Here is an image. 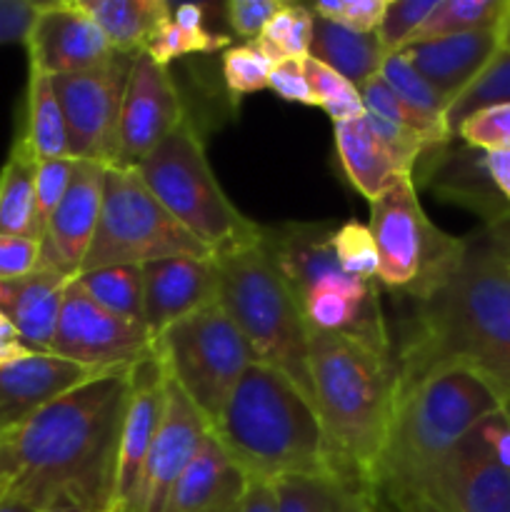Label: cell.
I'll return each mask as SVG.
<instances>
[{
	"label": "cell",
	"instance_id": "cell-45",
	"mask_svg": "<svg viewBox=\"0 0 510 512\" xmlns=\"http://www.w3.org/2000/svg\"><path fill=\"white\" fill-rule=\"evenodd\" d=\"M388 0H320L310 5L313 18L345 25L355 33H375Z\"/></svg>",
	"mask_w": 510,
	"mask_h": 512
},
{
	"label": "cell",
	"instance_id": "cell-16",
	"mask_svg": "<svg viewBox=\"0 0 510 512\" xmlns=\"http://www.w3.org/2000/svg\"><path fill=\"white\" fill-rule=\"evenodd\" d=\"M210 435V425L183 395V390L165 375V410L158 435L150 448L138 495L130 512H165L175 483L198 455Z\"/></svg>",
	"mask_w": 510,
	"mask_h": 512
},
{
	"label": "cell",
	"instance_id": "cell-49",
	"mask_svg": "<svg viewBox=\"0 0 510 512\" xmlns=\"http://www.w3.org/2000/svg\"><path fill=\"white\" fill-rule=\"evenodd\" d=\"M38 3L30 0H0V45L25 43Z\"/></svg>",
	"mask_w": 510,
	"mask_h": 512
},
{
	"label": "cell",
	"instance_id": "cell-17",
	"mask_svg": "<svg viewBox=\"0 0 510 512\" xmlns=\"http://www.w3.org/2000/svg\"><path fill=\"white\" fill-rule=\"evenodd\" d=\"M333 235L335 225L330 223H285L260 228L265 253L270 255L298 303L320 288H358L365 283L340 268Z\"/></svg>",
	"mask_w": 510,
	"mask_h": 512
},
{
	"label": "cell",
	"instance_id": "cell-15",
	"mask_svg": "<svg viewBox=\"0 0 510 512\" xmlns=\"http://www.w3.org/2000/svg\"><path fill=\"white\" fill-rule=\"evenodd\" d=\"M23 45L30 70L48 78L93 70L118 55L78 0L38 3Z\"/></svg>",
	"mask_w": 510,
	"mask_h": 512
},
{
	"label": "cell",
	"instance_id": "cell-12",
	"mask_svg": "<svg viewBox=\"0 0 510 512\" xmlns=\"http://www.w3.org/2000/svg\"><path fill=\"white\" fill-rule=\"evenodd\" d=\"M420 500L435 512H510V470L498 463L480 425L410 490L380 505Z\"/></svg>",
	"mask_w": 510,
	"mask_h": 512
},
{
	"label": "cell",
	"instance_id": "cell-42",
	"mask_svg": "<svg viewBox=\"0 0 510 512\" xmlns=\"http://www.w3.org/2000/svg\"><path fill=\"white\" fill-rule=\"evenodd\" d=\"M435 3L438 0H388L383 20L375 30L385 53L390 55L403 50L410 43V38L418 33L420 25L428 20V15L433 13Z\"/></svg>",
	"mask_w": 510,
	"mask_h": 512
},
{
	"label": "cell",
	"instance_id": "cell-43",
	"mask_svg": "<svg viewBox=\"0 0 510 512\" xmlns=\"http://www.w3.org/2000/svg\"><path fill=\"white\" fill-rule=\"evenodd\" d=\"M463 145L483 153L510 150V105H490L478 110L455 130Z\"/></svg>",
	"mask_w": 510,
	"mask_h": 512
},
{
	"label": "cell",
	"instance_id": "cell-50",
	"mask_svg": "<svg viewBox=\"0 0 510 512\" xmlns=\"http://www.w3.org/2000/svg\"><path fill=\"white\" fill-rule=\"evenodd\" d=\"M228 512H278V498H275L273 483H268V480H250L243 498Z\"/></svg>",
	"mask_w": 510,
	"mask_h": 512
},
{
	"label": "cell",
	"instance_id": "cell-33",
	"mask_svg": "<svg viewBox=\"0 0 510 512\" xmlns=\"http://www.w3.org/2000/svg\"><path fill=\"white\" fill-rule=\"evenodd\" d=\"M505 8H508V0H438L433 13L420 25L408 45L498 28Z\"/></svg>",
	"mask_w": 510,
	"mask_h": 512
},
{
	"label": "cell",
	"instance_id": "cell-52",
	"mask_svg": "<svg viewBox=\"0 0 510 512\" xmlns=\"http://www.w3.org/2000/svg\"><path fill=\"white\" fill-rule=\"evenodd\" d=\"M485 168H488L495 188H498L500 195H503V198L510 203V150H500V153H485Z\"/></svg>",
	"mask_w": 510,
	"mask_h": 512
},
{
	"label": "cell",
	"instance_id": "cell-13",
	"mask_svg": "<svg viewBox=\"0 0 510 512\" xmlns=\"http://www.w3.org/2000/svg\"><path fill=\"white\" fill-rule=\"evenodd\" d=\"M153 353L155 340L145 325L130 323L100 308L78 280H70L55 328L53 355L98 373H110L133 368Z\"/></svg>",
	"mask_w": 510,
	"mask_h": 512
},
{
	"label": "cell",
	"instance_id": "cell-54",
	"mask_svg": "<svg viewBox=\"0 0 510 512\" xmlns=\"http://www.w3.org/2000/svg\"><path fill=\"white\" fill-rule=\"evenodd\" d=\"M0 512H40V510L33 508L30 503H25V500L13 498V495H3V498H0Z\"/></svg>",
	"mask_w": 510,
	"mask_h": 512
},
{
	"label": "cell",
	"instance_id": "cell-7",
	"mask_svg": "<svg viewBox=\"0 0 510 512\" xmlns=\"http://www.w3.org/2000/svg\"><path fill=\"white\" fill-rule=\"evenodd\" d=\"M133 170L155 200L213 255L260 235V225L245 218L220 188L190 115Z\"/></svg>",
	"mask_w": 510,
	"mask_h": 512
},
{
	"label": "cell",
	"instance_id": "cell-40",
	"mask_svg": "<svg viewBox=\"0 0 510 512\" xmlns=\"http://www.w3.org/2000/svg\"><path fill=\"white\" fill-rule=\"evenodd\" d=\"M273 60L258 48V43L233 45L223 55V78L235 98L268 88Z\"/></svg>",
	"mask_w": 510,
	"mask_h": 512
},
{
	"label": "cell",
	"instance_id": "cell-6",
	"mask_svg": "<svg viewBox=\"0 0 510 512\" xmlns=\"http://www.w3.org/2000/svg\"><path fill=\"white\" fill-rule=\"evenodd\" d=\"M213 260L220 308L238 325L255 358L288 375L315 403L308 323L293 290L265 253L260 235L220 250Z\"/></svg>",
	"mask_w": 510,
	"mask_h": 512
},
{
	"label": "cell",
	"instance_id": "cell-34",
	"mask_svg": "<svg viewBox=\"0 0 510 512\" xmlns=\"http://www.w3.org/2000/svg\"><path fill=\"white\" fill-rule=\"evenodd\" d=\"M490 105H510V53L508 50H498L483 73L448 105L445 110V125H448L450 135L455 138V130L478 110L490 108Z\"/></svg>",
	"mask_w": 510,
	"mask_h": 512
},
{
	"label": "cell",
	"instance_id": "cell-56",
	"mask_svg": "<svg viewBox=\"0 0 510 512\" xmlns=\"http://www.w3.org/2000/svg\"><path fill=\"white\" fill-rule=\"evenodd\" d=\"M43 512H90V510L78 508V505H53V508H45Z\"/></svg>",
	"mask_w": 510,
	"mask_h": 512
},
{
	"label": "cell",
	"instance_id": "cell-37",
	"mask_svg": "<svg viewBox=\"0 0 510 512\" xmlns=\"http://www.w3.org/2000/svg\"><path fill=\"white\" fill-rule=\"evenodd\" d=\"M380 80L403 100L405 105H410L413 110H418L420 115L430 120H438V123L445 125V110H448V103H445L443 95L408 63L400 53L385 55L383 65H380ZM448 128V125H445Z\"/></svg>",
	"mask_w": 510,
	"mask_h": 512
},
{
	"label": "cell",
	"instance_id": "cell-28",
	"mask_svg": "<svg viewBox=\"0 0 510 512\" xmlns=\"http://www.w3.org/2000/svg\"><path fill=\"white\" fill-rule=\"evenodd\" d=\"M385 50L375 33H355L345 25L328 23L313 18V35H310V53L318 63L328 65L335 73L360 88L370 78L380 73L385 60Z\"/></svg>",
	"mask_w": 510,
	"mask_h": 512
},
{
	"label": "cell",
	"instance_id": "cell-27",
	"mask_svg": "<svg viewBox=\"0 0 510 512\" xmlns=\"http://www.w3.org/2000/svg\"><path fill=\"white\" fill-rule=\"evenodd\" d=\"M80 8L103 30L118 55L145 53L150 40L173 20L165 0H78Z\"/></svg>",
	"mask_w": 510,
	"mask_h": 512
},
{
	"label": "cell",
	"instance_id": "cell-21",
	"mask_svg": "<svg viewBox=\"0 0 510 512\" xmlns=\"http://www.w3.org/2000/svg\"><path fill=\"white\" fill-rule=\"evenodd\" d=\"M213 303H218L213 258H165L143 265V323L153 340Z\"/></svg>",
	"mask_w": 510,
	"mask_h": 512
},
{
	"label": "cell",
	"instance_id": "cell-38",
	"mask_svg": "<svg viewBox=\"0 0 510 512\" xmlns=\"http://www.w3.org/2000/svg\"><path fill=\"white\" fill-rule=\"evenodd\" d=\"M303 68L310 85V93H313L315 98V105L328 113L333 125L363 118V98H360V90L355 88L350 80H345L343 75H338L333 68H328V65L318 63L315 58H305Z\"/></svg>",
	"mask_w": 510,
	"mask_h": 512
},
{
	"label": "cell",
	"instance_id": "cell-32",
	"mask_svg": "<svg viewBox=\"0 0 510 512\" xmlns=\"http://www.w3.org/2000/svg\"><path fill=\"white\" fill-rule=\"evenodd\" d=\"M78 285L100 305L118 318L130 323H143V268L135 265H115V268H98L80 273Z\"/></svg>",
	"mask_w": 510,
	"mask_h": 512
},
{
	"label": "cell",
	"instance_id": "cell-29",
	"mask_svg": "<svg viewBox=\"0 0 510 512\" xmlns=\"http://www.w3.org/2000/svg\"><path fill=\"white\" fill-rule=\"evenodd\" d=\"M278 512H370L375 495L333 473L288 475L273 483Z\"/></svg>",
	"mask_w": 510,
	"mask_h": 512
},
{
	"label": "cell",
	"instance_id": "cell-41",
	"mask_svg": "<svg viewBox=\"0 0 510 512\" xmlns=\"http://www.w3.org/2000/svg\"><path fill=\"white\" fill-rule=\"evenodd\" d=\"M228 45H230V35L210 33L208 28L198 30V33H190V30L178 28V25L170 20V23L163 25V30L150 40L145 53H148L158 65L168 68L173 60L185 58V55L215 53V50L228 48Z\"/></svg>",
	"mask_w": 510,
	"mask_h": 512
},
{
	"label": "cell",
	"instance_id": "cell-10",
	"mask_svg": "<svg viewBox=\"0 0 510 512\" xmlns=\"http://www.w3.org/2000/svg\"><path fill=\"white\" fill-rule=\"evenodd\" d=\"M155 355L165 375L183 390L210 430L245 370L258 360L220 303L163 330L155 338Z\"/></svg>",
	"mask_w": 510,
	"mask_h": 512
},
{
	"label": "cell",
	"instance_id": "cell-55",
	"mask_svg": "<svg viewBox=\"0 0 510 512\" xmlns=\"http://www.w3.org/2000/svg\"><path fill=\"white\" fill-rule=\"evenodd\" d=\"M498 43H500V50H508L510 53V0H508V8H505L503 18H500V25H498Z\"/></svg>",
	"mask_w": 510,
	"mask_h": 512
},
{
	"label": "cell",
	"instance_id": "cell-36",
	"mask_svg": "<svg viewBox=\"0 0 510 512\" xmlns=\"http://www.w3.org/2000/svg\"><path fill=\"white\" fill-rule=\"evenodd\" d=\"M310 35H313V13L305 5L285 3L273 15L260 38L258 48L273 63L280 60H305L310 53Z\"/></svg>",
	"mask_w": 510,
	"mask_h": 512
},
{
	"label": "cell",
	"instance_id": "cell-57",
	"mask_svg": "<svg viewBox=\"0 0 510 512\" xmlns=\"http://www.w3.org/2000/svg\"><path fill=\"white\" fill-rule=\"evenodd\" d=\"M370 512H380V510H378V503H375V508H373V510H370Z\"/></svg>",
	"mask_w": 510,
	"mask_h": 512
},
{
	"label": "cell",
	"instance_id": "cell-26",
	"mask_svg": "<svg viewBox=\"0 0 510 512\" xmlns=\"http://www.w3.org/2000/svg\"><path fill=\"white\" fill-rule=\"evenodd\" d=\"M333 133L340 168H343L350 185L368 203L378 200L390 185H395L400 178L408 175L395 163L390 150L380 143L365 115L348 120V123L333 125Z\"/></svg>",
	"mask_w": 510,
	"mask_h": 512
},
{
	"label": "cell",
	"instance_id": "cell-35",
	"mask_svg": "<svg viewBox=\"0 0 510 512\" xmlns=\"http://www.w3.org/2000/svg\"><path fill=\"white\" fill-rule=\"evenodd\" d=\"M360 98H363L365 113L378 115V118L390 120L395 125H403V128L418 133L430 148H445V145L453 143V135L438 120H430L425 115H420L418 110H413L410 105H405L388 85L380 80V75L370 78L368 83L360 85Z\"/></svg>",
	"mask_w": 510,
	"mask_h": 512
},
{
	"label": "cell",
	"instance_id": "cell-23",
	"mask_svg": "<svg viewBox=\"0 0 510 512\" xmlns=\"http://www.w3.org/2000/svg\"><path fill=\"white\" fill-rule=\"evenodd\" d=\"M500 50L498 28L425 40L398 50L435 90L453 103Z\"/></svg>",
	"mask_w": 510,
	"mask_h": 512
},
{
	"label": "cell",
	"instance_id": "cell-11",
	"mask_svg": "<svg viewBox=\"0 0 510 512\" xmlns=\"http://www.w3.org/2000/svg\"><path fill=\"white\" fill-rule=\"evenodd\" d=\"M133 63L135 55H115L93 70L50 78L63 110L68 158L105 168L118 163L120 110Z\"/></svg>",
	"mask_w": 510,
	"mask_h": 512
},
{
	"label": "cell",
	"instance_id": "cell-4",
	"mask_svg": "<svg viewBox=\"0 0 510 512\" xmlns=\"http://www.w3.org/2000/svg\"><path fill=\"white\" fill-rule=\"evenodd\" d=\"M503 390L468 363H445L403 393L375 473V500L403 495L478 425L508 410Z\"/></svg>",
	"mask_w": 510,
	"mask_h": 512
},
{
	"label": "cell",
	"instance_id": "cell-18",
	"mask_svg": "<svg viewBox=\"0 0 510 512\" xmlns=\"http://www.w3.org/2000/svg\"><path fill=\"white\" fill-rule=\"evenodd\" d=\"M165 410V370L158 355H148L133 365L130 378V400L125 413L123 435H120L118 473L110 512H130L138 495L140 478L148 463L150 448L158 435Z\"/></svg>",
	"mask_w": 510,
	"mask_h": 512
},
{
	"label": "cell",
	"instance_id": "cell-22",
	"mask_svg": "<svg viewBox=\"0 0 510 512\" xmlns=\"http://www.w3.org/2000/svg\"><path fill=\"white\" fill-rule=\"evenodd\" d=\"M98 370L83 368L58 355L33 353L30 358L0 365V435L28 423L35 413L68 390L88 383Z\"/></svg>",
	"mask_w": 510,
	"mask_h": 512
},
{
	"label": "cell",
	"instance_id": "cell-25",
	"mask_svg": "<svg viewBox=\"0 0 510 512\" xmlns=\"http://www.w3.org/2000/svg\"><path fill=\"white\" fill-rule=\"evenodd\" d=\"M250 478L238 468L228 450L210 435L188 463L170 493L165 512H228L243 498Z\"/></svg>",
	"mask_w": 510,
	"mask_h": 512
},
{
	"label": "cell",
	"instance_id": "cell-19",
	"mask_svg": "<svg viewBox=\"0 0 510 512\" xmlns=\"http://www.w3.org/2000/svg\"><path fill=\"white\" fill-rule=\"evenodd\" d=\"M105 170V165L88 160L75 163L68 190L43 230V265H50L68 278H78L93 243L103 208Z\"/></svg>",
	"mask_w": 510,
	"mask_h": 512
},
{
	"label": "cell",
	"instance_id": "cell-9",
	"mask_svg": "<svg viewBox=\"0 0 510 512\" xmlns=\"http://www.w3.org/2000/svg\"><path fill=\"white\" fill-rule=\"evenodd\" d=\"M368 228L378 248V283L415 303L433 295L465 253V238L443 233L425 215L410 175L370 203Z\"/></svg>",
	"mask_w": 510,
	"mask_h": 512
},
{
	"label": "cell",
	"instance_id": "cell-48",
	"mask_svg": "<svg viewBox=\"0 0 510 512\" xmlns=\"http://www.w3.org/2000/svg\"><path fill=\"white\" fill-rule=\"evenodd\" d=\"M268 88L283 100H288V103L315 105L308 78H305L303 60H280V63H273Z\"/></svg>",
	"mask_w": 510,
	"mask_h": 512
},
{
	"label": "cell",
	"instance_id": "cell-20",
	"mask_svg": "<svg viewBox=\"0 0 510 512\" xmlns=\"http://www.w3.org/2000/svg\"><path fill=\"white\" fill-rule=\"evenodd\" d=\"M413 183L415 188H428L445 203L468 208L470 213L480 215L485 225L510 223V203L495 188L485 168L483 150L468 145L430 150L415 165Z\"/></svg>",
	"mask_w": 510,
	"mask_h": 512
},
{
	"label": "cell",
	"instance_id": "cell-1",
	"mask_svg": "<svg viewBox=\"0 0 510 512\" xmlns=\"http://www.w3.org/2000/svg\"><path fill=\"white\" fill-rule=\"evenodd\" d=\"M133 368L95 375L0 435V498L110 512Z\"/></svg>",
	"mask_w": 510,
	"mask_h": 512
},
{
	"label": "cell",
	"instance_id": "cell-47",
	"mask_svg": "<svg viewBox=\"0 0 510 512\" xmlns=\"http://www.w3.org/2000/svg\"><path fill=\"white\" fill-rule=\"evenodd\" d=\"M283 5V0H230L225 5V15L235 35L255 43Z\"/></svg>",
	"mask_w": 510,
	"mask_h": 512
},
{
	"label": "cell",
	"instance_id": "cell-2",
	"mask_svg": "<svg viewBox=\"0 0 510 512\" xmlns=\"http://www.w3.org/2000/svg\"><path fill=\"white\" fill-rule=\"evenodd\" d=\"M445 363H468L510 400V223L465 238L448 280L415 303L398 350V398Z\"/></svg>",
	"mask_w": 510,
	"mask_h": 512
},
{
	"label": "cell",
	"instance_id": "cell-24",
	"mask_svg": "<svg viewBox=\"0 0 510 512\" xmlns=\"http://www.w3.org/2000/svg\"><path fill=\"white\" fill-rule=\"evenodd\" d=\"M73 278L40 263L25 278L0 283V313L18 330L25 348L40 355H53V338L63 310L65 288Z\"/></svg>",
	"mask_w": 510,
	"mask_h": 512
},
{
	"label": "cell",
	"instance_id": "cell-3",
	"mask_svg": "<svg viewBox=\"0 0 510 512\" xmlns=\"http://www.w3.org/2000/svg\"><path fill=\"white\" fill-rule=\"evenodd\" d=\"M310 378L330 473L375 495V473L398 405L395 353L345 335L310 333Z\"/></svg>",
	"mask_w": 510,
	"mask_h": 512
},
{
	"label": "cell",
	"instance_id": "cell-53",
	"mask_svg": "<svg viewBox=\"0 0 510 512\" xmlns=\"http://www.w3.org/2000/svg\"><path fill=\"white\" fill-rule=\"evenodd\" d=\"M378 510L380 512H435L430 505L420 503V500H400V503H393V505L378 503Z\"/></svg>",
	"mask_w": 510,
	"mask_h": 512
},
{
	"label": "cell",
	"instance_id": "cell-46",
	"mask_svg": "<svg viewBox=\"0 0 510 512\" xmlns=\"http://www.w3.org/2000/svg\"><path fill=\"white\" fill-rule=\"evenodd\" d=\"M43 263V243L28 235H0V283L25 278Z\"/></svg>",
	"mask_w": 510,
	"mask_h": 512
},
{
	"label": "cell",
	"instance_id": "cell-8",
	"mask_svg": "<svg viewBox=\"0 0 510 512\" xmlns=\"http://www.w3.org/2000/svg\"><path fill=\"white\" fill-rule=\"evenodd\" d=\"M165 258H213V250L155 200L133 168H108L98 228L80 273L115 265L143 268Z\"/></svg>",
	"mask_w": 510,
	"mask_h": 512
},
{
	"label": "cell",
	"instance_id": "cell-14",
	"mask_svg": "<svg viewBox=\"0 0 510 512\" xmlns=\"http://www.w3.org/2000/svg\"><path fill=\"white\" fill-rule=\"evenodd\" d=\"M185 118H188V108L170 70L155 63L148 53L135 55L128 83H125L118 163L113 168H135Z\"/></svg>",
	"mask_w": 510,
	"mask_h": 512
},
{
	"label": "cell",
	"instance_id": "cell-30",
	"mask_svg": "<svg viewBox=\"0 0 510 512\" xmlns=\"http://www.w3.org/2000/svg\"><path fill=\"white\" fill-rule=\"evenodd\" d=\"M35 170L38 158L20 130L0 170V235H28L40 240L35 223Z\"/></svg>",
	"mask_w": 510,
	"mask_h": 512
},
{
	"label": "cell",
	"instance_id": "cell-39",
	"mask_svg": "<svg viewBox=\"0 0 510 512\" xmlns=\"http://www.w3.org/2000/svg\"><path fill=\"white\" fill-rule=\"evenodd\" d=\"M333 248L345 273L365 283L378 280V248H375V238L368 225L348 220L335 228Z\"/></svg>",
	"mask_w": 510,
	"mask_h": 512
},
{
	"label": "cell",
	"instance_id": "cell-44",
	"mask_svg": "<svg viewBox=\"0 0 510 512\" xmlns=\"http://www.w3.org/2000/svg\"><path fill=\"white\" fill-rule=\"evenodd\" d=\"M75 163L78 160L73 158H55L38 163V170H35V223H38L40 240H43V230L50 215L55 213L65 190H68Z\"/></svg>",
	"mask_w": 510,
	"mask_h": 512
},
{
	"label": "cell",
	"instance_id": "cell-51",
	"mask_svg": "<svg viewBox=\"0 0 510 512\" xmlns=\"http://www.w3.org/2000/svg\"><path fill=\"white\" fill-rule=\"evenodd\" d=\"M30 355H33V350L25 348V343L20 340V335H18V330H15L13 323H10V320L0 313V365H8V363H15V360L30 358Z\"/></svg>",
	"mask_w": 510,
	"mask_h": 512
},
{
	"label": "cell",
	"instance_id": "cell-5",
	"mask_svg": "<svg viewBox=\"0 0 510 512\" xmlns=\"http://www.w3.org/2000/svg\"><path fill=\"white\" fill-rule=\"evenodd\" d=\"M213 435L250 480L330 473L315 403L288 375L260 360L235 385Z\"/></svg>",
	"mask_w": 510,
	"mask_h": 512
},
{
	"label": "cell",
	"instance_id": "cell-31",
	"mask_svg": "<svg viewBox=\"0 0 510 512\" xmlns=\"http://www.w3.org/2000/svg\"><path fill=\"white\" fill-rule=\"evenodd\" d=\"M23 135L28 138L38 163L68 158V135H65L63 110L55 98L53 80L30 70L28 105H25Z\"/></svg>",
	"mask_w": 510,
	"mask_h": 512
}]
</instances>
